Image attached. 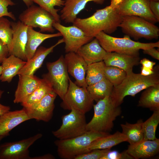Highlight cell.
<instances>
[{"mask_svg":"<svg viewBox=\"0 0 159 159\" xmlns=\"http://www.w3.org/2000/svg\"><path fill=\"white\" fill-rule=\"evenodd\" d=\"M117 8L110 4L104 8L96 10L88 17L77 18L73 25L80 29L87 36L93 38L101 31L111 34L119 27L122 20L123 16L119 14Z\"/></svg>","mask_w":159,"mask_h":159,"instance_id":"cell-1","label":"cell"},{"mask_svg":"<svg viewBox=\"0 0 159 159\" xmlns=\"http://www.w3.org/2000/svg\"><path fill=\"white\" fill-rule=\"evenodd\" d=\"M154 69V73L147 76L140 73L136 74L133 72L127 74L120 84L113 87L110 96L115 105L120 106L126 96L134 97L150 86L159 85V65H156Z\"/></svg>","mask_w":159,"mask_h":159,"instance_id":"cell-2","label":"cell"},{"mask_svg":"<svg viewBox=\"0 0 159 159\" xmlns=\"http://www.w3.org/2000/svg\"><path fill=\"white\" fill-rule=\"evenodd\" d=\"M93 105V116L87 123L86 130L109 132L114 126V121L121 113L120 106H116L110 96H107Z\"/></svg>","mask_w":159,"mask_h":159,"instance_id":"cell-3","label":"cell"},{"mask_svg":"<svg viewBox=\"0 0 159 159\" xmlns=\"http://www.w3.org/2000/svg\"><path fill=\"white\" fill-rule=\"evenodd\" d=\"M100 46L107 52H116L132 55H139L140 49L159 47V42L143 43L135 41L125 35L123 38H117L101 31L95 37Z\"/></svg>","mask_w":159,"mask_h":159,"instance_id":"cell-4","label":"cell"},{"mask_svg":"<svg viewBox=\"0 0 159 159\" xmlns=\"http://www.w3.org/2000/svg\"><path fill=\"white\" fill-rule=\"evenodd\" d=\"M109 134V132L87 131L82 135L72 138L58 139L54 143L60 158L74 159L78 155L89 152L88 147L95 140Z\"/></svg>","mask_w":159,"mask_h":159,"instance_id":"cell-5","label":"cell"},{"mask_svg":"<svg viewBox=\"0 0 159 159\" xmlns=\"http://www.w3.org/2000/svg\"><path fill=\"white\" fill-rule=\"evenodd\" d=\"M119 27L125 35L136 40L141 38L148 40L157 39L159 36V29L157 26L137 16H123Z\"/></svg>","mask_w":159,"mask_h":159,"instance_id":"cell-6","label":"cell"},{"mask_svg":"<svg viewBox=\"0 0 159 159\" xmlns=\"http://www.w3.org/2000/svg\"><path fill=\"white\" fill-rule=\"evenodd\" d=\"M62 100L61 106L63 109L85 114L92 108L94 101L87 88L78 86L70 78L68 90Z\"/></svg>","mask_w":159,"mask_h":159,"instance_id":"cell-7","label":"cell"},{"mask_svg":"<svg viewBox=\"0 0 159 159\" xmlns=\"http://www.w3.org/2000/svg\"><path fill=\"white\" fill-rule=\"evenodd\" d=\"M85 114L75 110H71L69 114L62 116L61 125L52 132L53 135L59 139L65 140L84 134L87 131Z\"/></svg>","mask_w":159,"mask_h":159,"instance_id":"cell-8","label":"cell"},{"mask_svg":"<svg viewBox=\"0 0 159 159\" xmlns=\"http://www.w3.org/2000/svg\"><path fill=\"white\" fill-rule=\"evenodd\" d=\"M48 73L44 75L51 84L53 91L62 100L69 86V77L62 55L55 61L47 63Z\"/></svg>","mask_w":159,"mask_h":159,"instance_id":"cell-9","label":"cell"},{"mask_svg":"<svg viewBox=\"0 0 159 159\" xmlns=\"http://www.w3.org/2000/svg\"><path fill=\"white\" fill-rule=\"evenodd\" d=\"M19 18L26 25L39 28L40 32L53 33L54 31L53 25L56 21L54 17L40 6L32 5L20 14Z\"/></svg>","mask_w":159,"mask_h":159,"instance_id":"cell-10","label":"cell"},{"mask_svg":"<svg viewBox=\"0 0 159 159\" xmlns=\"http://www.w3.org/2000/svg\"><path fill=\"white\" fill-rule=\"evenodd\" d=\"M53 26L62 35L65 43L66 53H76L82 46L91 41L94 38L87 36L80 28L73 25L66 26L57 22Z\"/></svg>","mask_w":159,"mask_h":159,"instance_id":"cell-11","label":"cell"},{"mask_svg":"<svg viewBox=\"0 0 159 159\" xmlns=\"http://www.w3.org/2000/svg\"><path fill=\"white\" fill-rule=\"evenodd\" d=\"M42 136L39 133L19 141L0 145V159H30L29 148Z\"/></svg>","mask_w":159,"mask_h":159,"instance_id":"cell-12","label":"cell"},{"mask_svg":"<svg viewBox=\"0 0 159 159\" xmlns=\"http://www.w3.org/2000/svg\"><path fill=\"white\" fill-rule=\"evenodd\" d=\"M57 94L52 91L38 102L29 107L23 108L30 120L47 122L53 116L54 108V101Z\"/></svg>","mask_w":159,"mask_h":159,"instance_id":"cell-13","label":"cell"},{"mask_svg":"<svg viewBox=\"0 0 159 159\" xmlns=\"http://www.w3.org/2000/svg\"><path fill=\"white\" fill-rule=\"evenodd\" d=\"M149 3L148 0H122L117 9L122 16H135L153 23L158 22L150 9Z\"/></svg>","mask_w":159,"mask_h":159,"instance_id":"cell-14","label":"cell"},{"mask_svg":"<svg viewBox=\"0 0 159 159\" xmlns=\"http://www.w3.org/2000/svg\"><path fill=\"white\" fill-rule=\"evenodd\" d=\"M13 31L11 45L9 50V56L13 55L26 61V47L27 41L28 26L19 20L11 22Z\"/></svg>","mask_w":159,"mask_h":159,"instance_id":"cell-15","label":"cell"},{"mask_svg":"<svg viewBox=\"0 0 159 159\" xmlns=\"http://www.w3.org/2000/svg\"><path fill=\"white\" fill-rule=\"evenodd\" d=\"M68 72L75 80V83L78 86L87 88L88 85L85 79L87 65L77 53H67L64 57Z\"/></svg>","mask_w":159,"mask_h":159,"instance_id":"cell-16","label":"cell"},{"mask_svg":"<svg viewBox=\"0 0 159 159\" xmlns=\"http://www.w3.org/2000/svg\"><path fill=\"white\" fill-rule=\"evenodd\" d=\"M139 55H132L117 53L107 52L103 60L106 66H112L125 71L127 74L132 72L135 66L139 63Z\"/></svg>","mask_w":159,"mask_h":159,"instance_id":"cell-17","label":"cell"},{"mask_svg":"<svg viewBox=\"0 0 159 159\" xmlns=\"http://www.w3.org/2000/svg\"><path fill=\"white\" fill-rule=\"evenodd\" d=\"M63 38L59 40L54 45L49 48L41 46L38 47L32 58L26 63L20 70L18 75H34L37 70L42 66L46 57L53 51L54 48L64 42Z\"/></svg>","mask_w":159,"mask_h":159,"instance_id":"cell-18","label":"cell"},{"mask_svg":"<svg viewBox=\"0 0 159 159\" xmlns=\"http://www.w3.org/2000/svg\"><path fill=\"white\" fill-rule=\"evenodd\" d=\"M30 120L24 109L9 111L0 115V136L9 135L10 132L20 124Z\"/></svg>","mask_w":159,"mask_h":159,"instance_id":"cell-19","label":"cell"},{"mask_svg":"<svg viewBox=\"0 0 159 159\" xmlns=\"http://www.w3.org/2000/svg\"><path fill=\"white\" fill-rule=\"evenodd\" d=\"M126 150L133 159L151 157L159 152V139H143L136 143L130 145Z\"/></svg>","mask_w":159,"mask_h":159,"instance_id":"cell-20","label":"cell"},{"mask_svg":"<svg viewBox=\"0 0 159 159\" xmlns=\"http://www.w3.org/2000/svg\"><path fill=\"white\" fill-rule=\"evenodd\" d=\"M19 81L14 94V103L21 104L33 92L40 83L41 79L35 76L19 74Z\"/></svg>","mask_w":159,"mask_h":159,"instance_id":"cell-21","label":"cell"},{"mask_svg":"<svg viewBox=\"0 0 159 159\" xmlns=\"http://www.w3.org/2000/svg\"><path fill=\"white\" fill-rule=\"evenodd\" d=\"M105 0H65L62 9L60 11V19L66 23H73L78 14L90 1L99 4H103Z\"/></svg>","mask_w":159,"mask_h":159,"instance_id":"cell-22","label":"cell"},{"mask_svg":"<svg viewBox=\"0 0 159 159\" xmlns=\"http://www.w3.org/2000/svg\"><path fill=\"white\" fill-rule=\"evenodd\" d=\"M107 52L95 38L82 46L76 53L82 57L88 65L103 61Z\"/></svg>","mask_w":159,"mask_h":159,"instance_id":"cell-23","label":"cell"},{"mask_svg":"<svg viewBox=\"0 0 159 159\" xmlns=\"http://www.w3.org/2000/svg\"><path fill=\"white\" fill-rule=\"evenodd\" d=\"M59 32L54 34H45L37 32L31 26L27 29V41L26 47L27 61L31 59L40 44L46 39L62 36Z\"/></svg>","mask_w":159,"mask_h":159,"instance_id":"cell-24","label":"cell"},{"mask_svg":"<svg viewBox=\"0 0 159 159\" xmlns=\"http://www.w3.org/2000/svg\"><path fill=\"white\" fill-rule=\"evenodd\" d=\"M26 63V61L14 55H9L2 63V71L0 80L2 82H11Z\"/></svg>","mask_w":159,"mask_h":159,"instance_id":"cell-25","label":"cell"},{"mask_svg":"<svg viewBox=\"0 0 159 159\" xmlns=\"http://www.w3.org/2000/svg\"><path fill=\"white\" fill-rule=\"evenodd\" d=\"M127 141L126 137L122 132L117 131L113 134H109L95 140L88 149L90 151L95 149H111L112 147Z\"/></svg>","mask_w":159,"mask_h":159,"instance_id":"cell-26","label":"cell"},{"mask_svg":"<svg viewBox=\"0 0 159 159\" xmlns=\"http://www.w3.org/2000/svg\"><path fill=\"white\" fill-rule=\"evenodd\" d=\"M138 106L153 111L159 110V85L145 89L141 95Z\"/></svg>","mask_w":159,"mask_h":159,"instance_id":"cell-27","label":"cell"},{"mask_svg":"<svg viewBox=\"0 0 159 159\" xmlns=\"http://www.w3.org/2000/svg\"><path fill=\"white\" fill-rule=\"evenodd\" d=\"M52 90L51 83L47 78L43 77L36 89L21 105L24 107L32 106L38 102Z\"/></svg>","mask_w":159,"mask_h":159,"instance_id":"cell-28","label":"cell"},{"mask_svg":"<svg viewBox=\"0 0 159 159\" xmlns=\"http://www.w3.org/2000/svg\"><path fill=\"white\" fill-rule=\"evenodd\" d=\"M142 120H138L135 124L126 122L121 124L122 133L127 138V142L130 145H132L140 142L143 139V134L142 124Z\"/></svg>","mask_w":159,"mask_h":159,"instance_id":"cell-29","label":"cell"},{"mask_svg":"<svg viewBox=\"0 0 159 159\" xmlns=\"http://www.w3.org/2000/svg\"><path fill=\"white\" fill-rule=\"evenodd\" d=\"M113 86L106 78L93 85L88 86L87 89L91 97L97 102L107 96H110Z\"/></svg>","mask_w":159,"mask_h":159,"instance_id":"cell-30","label":"cell"},{"mask_svg":"<svg viewBox=\"0 0 159 159\" xmlns=\"http://www.w3.org/2000/svg\"><path fill=\"white\" fill-rule=\"evenodd\" d=\"M106 66L103 61L87 65L85 79L88 86L99 82L105 78L104 71Z\"/></svg>","mask_w":159,"mask_h":159,"instance_id":"cell-31","label":"cell"},{"mask_svg":"<svg viewBox=\"0 0 159 159\" xmlns=\"http://www.w3.org/2000/svg\"><path fill=\"white\" fill-rule=\"evenodd\" d=\"M159 123V110L153 111L152 115L142 124L143 139L154 140L157 138L155 132Z\"/></svg>","mask_w":159,"mask_h":159,"instance_id":"cell-32","label":"cell"},{"mask_svg":"<svg viewBox=\"0 0 159 159\" xmlns=\"http://www.w3.org/2000/svg\"><path fill=\"white\" fill-rule=\"evenodd\" d=\"M104 74L105 78L111 83L114 87L120 84L127 75L126 72L124 70L112 66H106Z\"/></svg>","mask_w":159,"mask_h":159,"instance_id":"cell-33","label":"cell"},{"mask_svg":"<svg viewBox=\"0 0 159 159\" xmlns=\"http://www.w3.org/2000/svg\"><path fill=\"white\" fill-rule=\"evenodd\" d=\"M40 7L46 10L54 17L56 22L60 23V15L58 13L59 9H55L54 6H63L64 0H31Z\"/></svg>","mask_w":159,"mask_h":159,"instance_id":"cell-34","label":"cell"},{"mask_svg":"<svg viewBox=\"0 0 159 159\" xmlns=\"http://www.w3.org/2000/svg\"><path fill=\"white\" fill-rule=\"evenodd\" d=\"M12 36L11 22L3 17L0 18V39L7 46L9 52L11 45Z\"/></svg>","mask_w":159,"mask_h":159,"instance_id":"cell-35","label":"cell"},{"mask_svg":"<svg viewBox=\"0 0 159 159\" xmlns=\"http://www.w3.org/2000/svg\"><path fill=\"white\" fill-rule=\"evenodd\" d=\"M111 149H95L77 156L74 159H101Z\"/></svg>","mask_w":159,"mask_h":159,"instance_id":"cell-36","label":"cell"},{"mask_svg":"<svg viewBox=\"0 0 159 159\" xmlns=\"http://www.w3.org/2000/svg\"><path fill=\"white\" fill-rule=\"evenodd\" d=\"M15 4L11 0H0V18L4 16L9 17L14 20L16 18L12 12H9L7 7L9 6H13Z\"/></svg>","mask_w":159,"mask_h":159,"instance_id":"cell-37","label":"cell"},{"mask_svg":"<svg viewBox=\"0 0 159 159\" xmlns=\"http://www.w3.org/2000/svg\"><path fill=\"white\" fill-rule=\"evenodd\" d=\"M133 159L127 152L126 150L120 153L116 150L108 151L101 159Z\"/></svg>","mask_w":159,"mask_h":159,"instance_id":"cell-38","label":"cell"},{"mask_svg":"<svg viewBox=\"0 0 159 159\" xmlns=\"http://www.w3.org/2000/svg\"><path fill=\"white\" fill-rule=\"evenodd\" d=\"M9 56V52L7 45L0 39V64Z\"/></svg>","mask_w":159,"mask_h":159,"instance_id":"cell-39","label":"cell"},{"mask_svg":"<svg viewBox=\"0 0 159 159\" xmlns=\"http://www.w3.org/2000/svg\"><path fill=\"white\" fill-rule=\"evenodd\" d=\"M150 9L158 21H159V1H150Z\"/></svg>","mask_w":159,"mask_h":159,"instance_id":"cell-40","label":"cell"},{"mask_svg":"<svg viewBox=\"0 0 159 159\" xmlns=\"http://www.w3.org/2000/svg\"><path fill=\"white\" fill-rule=\"evenodd\" d=\"M143 50V52L144 54L149 55L158 60H159V51L156 49L155 47Z\"/></svg>","mask_w":159,"mask_h":159,"instance_id":"cell-41","label":"cell"},{"mask_svg":"<svg viewBox=\"0 0 159 159\" xmlns=\"http://www.w3.org/2000/svg\"><path fill=\"white\" fill-rule=\"evenodd\" d=\"M139 63L142 65V67L151 69H154L153 67L155 64L156 63L149 59L144 58L141 60Z\"/></svg>","mask_w":159,"mask_h":159,"instance_id":"cell-42","label":"cell"},{"mask_svg":"<svg viewBox=\"0 0 159 159\" xmlns=\"http://www.w3.org/2000/svg\"><path fill=\"white\" fill-rule=\"evenodd\" d=\"M4 91L0 90V100L4 92ZM10 107L7 106L2 105L0 103V115L10 111Z\"/></svg>","mask_w":159,"mask_h":159,"instance_id":"cell-43","label":"cell"},{"mask_svg":"<svg viewBox=\"0 0 159 159\" xmlns=\"http://www.w3.org/2000/svg\"><path fill=\"white\" fill-rule=\"evenodd\" d=\"M154 72V69L152 70L142 66L141 67V71L140 74L142 75L147 76L153 74Z\"/></svg>","mask_w":159,"mask_h":159,"instance_id":"cell-44","label":"cell"},{"mask_svg":"<svg viewBox=\"0 0 159 159\" xmlns=\"http://www.w3.org/2000/svg\"><path fill=\"white\" fill-rule=\"evenodd\" d=\"M55 159L54 157L50 154H47L44 155L30 157V159Z\"/></svg>","mask_w":159,"mask_h":159,"instance_id":"cell-45","label":"cell"},{"mask_svg":"<svg viewBox=\"0 0 159 159\" xmlns=\"http://www.w3.org/2000/svg\"><path fill=\"white\" fill-rule=\"evenodd\" d=\"M26 5L28 7L33 4V2L31 0H22Z\"/></svg>","mask_w":159,"mask_h":159,"instance_id":"cell-46","label":"cell"},{"mask_svg":"<svg viewBox=\"0 0 159 159\" xmlns=\"http://www.w3.org/2000/svg\"><path fill=\"white\" fill-rule=\"evenodd\" d=\"M2 71V65H0V79Z\"/></svg>","mask_w":159,"mask_h":159,"instance_id":"cell-47","label":"cell"},{"mask_svg":"<svg viewBox=\"0 0 159 159\" xmlns=\"http://www.w3.org/2000/svg\"><path fill=\"white\" fill-rule=\"evenodd\" d=\"M4 138L3 137L0 136V143L2 140Z\"/></svg>","mask_w":159,"mask_h":159,"instance_id":"cell-48","label":"cell"},{"mask_svg":"<svg viewBox=\"0 0 159 159\" xmlns=\"http://www.w3.org/2000/svg\"><path fill=\"white\" fill-rule=\"evenodd\" d=\"M149 1H159V0H148Z\"/></svg>","mask_w":159,"mask_h":159,"instance_id":"cell-49","label":"cell"}]
</instances>
